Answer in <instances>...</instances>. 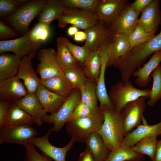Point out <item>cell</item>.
I'll use <instances>...</instances> for the list:
<instances>
[{
	"mask_svg": "<svg viewBox=\"0 0 161 161\" xmlns=\"http://www.w3.org/2000/svg\"><path fill=\"white\" fill-rule=\"evenodd\" d=\"M161 49V30L150 41L133 47L125 56L113 61L110 66L119 70L121 80L126 83L130 81L133 73L150 55Z\"/></svg>",
	"mask_w": 161,
	"mask_h": 161,
	"instance_id": "cell-1",
	"label": "cell"
},
{
	"mask_svg": "<svg viewBox=\"0 0 161 161\" xmlns=\"http://www.w3.org/2000/svg\"><path fill=\"white\" fill-rule=\"evenodd\" d=\"M100 108L104 120L98 132L111 151L121 145L125 136L123 118L121 112L114 108L107 106Z\"/></svg>",
	"mask_w": 161,
	"mask_h": 161,
	"instance_id": "cell-2",
	"label": "cell"
},
{
	"mask_svg": "<svg viewBox=\"0 0 161 161\" xmlns=\"http://www.w3.org/2000/svg\"><path fill=\"white\" fill-rule=\"evenodd\" d=\"M47 0H28L21 5L7 20L18 34L22 35L29 31L32 21L39 15Z\"/></svg>",
	"mask_w": 161,
	"mask_h": 161,
	"instance_id": "cell-3",
	"label": "cell"
},
{
	"mask_svg": "<svg viewBox=\"0 0 161 161\" xmlns=\"http://www.w3.org/2000/svg\"><path fill=\"white\" fill-rule=\"evenodd\" d=\"M103 116L101 109L97 112L87 117L66 123V131L75 141L85 143L89 135L98 132L103 122Z\"/></svg>",
	"mask_w": 161,
	"mask_h": 161,
	"instance_id": "cell-4",
	"label": "cell"
},
{
	"mask_svg": "<svg viewBox=\"0 0 161 161\" xmlns=\"http://www.w3.org/2000/svg\"><path fill=\"white\" fill-rule=\"evenodd\" d=\"M151 92V89L136 88L130 81L124 83L119 80L111 86L109 96L115 109L121 112L124 106L130 102L142 96L149 98Z\"/></svg>",
	"mask_w": 161,
	"mask_h": 161,
	"instance_id": "cell-5",
	"label": "cell"
},
{
	"mask_svg": "<svg viewBox=\"0 0 161 161\" xmlns=\"http://www.w3.org/2000/svg\"><path fill=\"white\" fill-rule=\"evenodd\" d=\"M57 20L58 26L61 28L70 24L84 30L99 21L94 11L67 7Z\"/></svg>",
	"mask_w": 161,
	"mask_h": 161,
	"instance_id": "cell-6",
	"label": "cell"
},
{
	"mask_svg": "<svg viewBox=\"0 0 161 161\" xmlns=\"http://www.w3.org/2000/svg\"><path fill=\"white\" fill-rule=\"evenodd\" d=\"M81 101L80 91H72L60 108L55 113L47 114L44 123L52 125V131H59L69 120L73 112Z\"/></svg>",
	"mask_w": 161,
	"mask_h": 161,
	"instance_id": "cell-7",
	"label": "cell"
},
{
	"mask_svg": "<svg viewBox=\"0 0 161 161\" xmlns=\"http://www.w3.org/2000/svg\"><path fill=\"white\" fill-rule=\"evenodd\" d=\"M37 134L36 131L30 125L6 126L0 130V144L14 143L24 146Z\"/></svg>",
	"mask_w": 161,
	"mask_h": 161,
	"instance_id": "cell-8",
	"label": "cell"
},
{
	"mask_svg": "<svg viewBox=\"0 0 161 161\" xmlns=\"http://www.w3.org/2000/svg\"><path fill=\"white\" fill-rule=\"evenodd\" d=\"M147 99L145 96L140 97L127 103L121 111L125 135L140 124L144 117Z\"/></svg>",
	"mask_w": 161,
	"mask_h": 161,
	"instance_id": "cell-9",
	"label": "cell"
},
{
	"mask_svg": "<svg viewBox=\"0 0 161 161\" xmlns=\"http://www.w3.org/2000/svg\"><path fill=\"white\" fill-rule=\"evenodd\" d=\"M55 54V50L52 48L41 49L38 51L37 58L39 63L36 71L40 79H46L64 74L56 60Z\"/></svg>",
	"mask_w": 161,
	"mask_h": 161,
	"instance_id": "cell-10",
	"label": "cell"
},
{
	"mask_svg": "<svg viewBox=\"0 0 161 161\" xmlns=\"http://www.w3.org/2000/svg\"><path fill=\"white\" fill-rule=\"evenodd\" d=\"M84 32L86 35L84 45L90 51H98L107 46L113 36L109 26L100 20Z\"/></svg>",
	"mask_w": 161,
	"mask_h": 161,
	"instance_id": "cell-11",
	"label": "cell"
},
{
	"mask_svg": "<svg viewBox=\"0 0 161 161\" xmlns=\"http://www.w3.org/2000/svg\"><path fill=\"white\" fill-rule=\"evenodd\" d=\"M40 43L31 41L29 38L28 31L20 37L0 41V53L10 52L22 58L32 53H37L40 48Z\"/></svg>",
	"mask_w": 161,
	"mask_h": 161,
	"instance_id": "cell-12",
	"label": "cell"
},
{
	"mask_svg": "<svg viewBox=\"0 0 161 161\" xmlns=\"http://www.w3.org/2000/svg\"><path fill=\"white\" fill-rule=\"evenodd\" d=\"M52 131L50 129L44 135L41 137H35L31 139L30 143L37 147L42 153L55 161H66V154L72 147L75 141L71 138L64 147H55L52 145L49 141V137Z\"/></svg>",
	"mask_w": 161,
	"mask_h": 161,
	"instance_id": "cell-13",
	"label": "cell"
},
{
	"mask_svg": "<svg viewBox=\"0 0 161 161\" xmlns=\"http://www.w3.org/2000/svg\"><path fill=\"white\" fill-rule=\"evenodd\" d=\"M129 5L126 0H98L95 11L99 20L109 26Z\"/></svg>",
	"mask_w": 161,
	"mask_h": 161,
	"instance_id": "cell-14",
	"label": "cell"
},
{
	"mask_svg": "<svg viewBox=\"0 0 161 161\" xmlns=\"http://www.w3.org/2000/svg\"><path fill=\"white\" fill-rule=\"evenodd\" d=\"M138 16L129 4L109 26L112 34H124L129 36L138 23Z\"/></svg>",
	"mask_w": 161,
	"mask_h": 161,
	"instance_id": "cell-15",
	"label": "cell"
},
{
	"mask_svg": "<svg viewBox=\"0 0 161 161\" xmlns=\"http://www.w3.org/2000/svg\"><path fill=\"white\" fill-rule=\"evenodd\" d=\"M37 53H32L23 57L20 62L16 76L22 79L28 93L35 94L40 83V78L34 71L32 60Z\"/></svg>",
	"mask_w": 161,
	"mask_h": 161,
	"instance_id": "cell-16",
	"label": "cell"
},
{
	"mask_svg": "<svg viewBox=\"0 0 161 161\" xmlns=\"http://www.w3.org/2000/svg\"><path fill=\"white\" fill-rule=\"evenodd\" d=\"M160 1L153 0L141 13L138 24L147 32L154 35L161 24Z\"/></svg>",
	"mask_w": 161,
	"mask_h": 161,
	"instance_id": "cell-17",
	"label": "cell"
},
{
	"mask_svg": "<svg viewBox=\"0 0 161 161\" xmlns=\"http://www.w3.org/2000/svg\"><path fill=\"white\" fill-rule=\"evenodd\" d=\"M28 93L23 83L16 76L0 81V98L14 101Z\"/></svg>",
	"mask_w": 161,
	"mask_h": 161,
	"instance_id": "cell-18",
	"label": "cell"
},
{
	"mask_svg": "<svg viewBox=\"0 0 161 161\" xmlns=\"http://www.w3.org/2000/svg\"><path fill=\"white\" fill-rule=\"evenodd\" d=\"M101 57V64L100 73L96 83L97 95L100 103V108L107 106L112 109L114 107L108 94L105 82V73L108 60L107 46L104 47L98 50Z\"/></svg>",
	"mask_w": 161,
	"mask_h": 161,
	"instance_id": "cell-19",
	"label": "cell"
},
{
	"mask_svg": "<svg viewBox=\"0 0 161 161\" xmlns=\"http://www.w3.org/2000/svg\"><path fill=\"white\" fill-rule=\"evenodd\" d=\"M37 121L40 126L48 114L44 109L34 93H28L24 97L13 101Z\"/></svg>",
	"mask_w": 161,
	"mask_h": 161,
	"instance_id": "cell-20",
	"label": "cell"
},
{
	"mask_svg": "<svg viewBox=\"0 0 161 161\" xmlns=\"http://www.w3.org/2000/svg\"><path fill=\"white\" fill-rule=\"evenodd\" d=\"M144 121L124 136L121 145L132 147L143 138L151 135L161 136V120L158 123L149 125Z\"/></svg>",
	"mask_w": 161,
	"mask_h": 161,
	"instance_id": "cell-21",
	"label": "cell"
},
{
	"mask_svg": "<svg viewBox=\"0 0 161 161\" xmlns=\"http://www.w3.org/2000/svg\"><path fill=\"white\" fill-rule=\"evenodd\" d=\"M35 94L44 109L50 114L58 111L66 98L50 91L41 83Z\"/></svg>",
	"mask_w": 161,
	"mask_h": 161,
	"instance_id": "cell-22",
	"label": "cell"
},
{
	"mask_svg": "<svg viewBox=\"0 0 161 161\" xmlns=\"http://www.w3.org/2000/svg\"><path fill=\"white\" fill-rule=\"evenodd\" d=\"M130 48L129 35L124 34H113L107 47L108 60L107 67L115 59L125 56Z\"/></svg>",
	"mask_w": 161,
	"mask_h": 161,
	"instance_id": "cell-23",
	"label": "cell"
},
{
	"mask_svg": "<svg viewBox=\"0 0 161 161\" xmlns=\"http://www.w3.org/2000/svg\"><path fill=\"white\" fill-rule=\"evenodd\" d=\"M161 61V49L153 54L148 62L133 74L132 75L136 77L135 82L137 86L142 88L148 84L151 80L150 75Z\"/></svg>",
	"mask_w": 161,
	"mask_h": 161,
	"instance_id": "cell-24",
	"label": "cell"
},
{
	"mask_svg": "<svg viewBox=\"0 0 161 161\" xmlns=\"http://www.w3.org/2000/svg\"><path fill=\"white\" fill-rule=\"evenodd\" d=\"M40 83L50 91L66 98L73 88L64 74L44 79H40Z\"/></svg>",
	"mask_w": 161,
	"mask_h": 161,
	"instance_id": "cell-25",
	"label": "cell"
},
{
	"mask_svg": "<svg viewBox=\"0 0 161 161\" xmlns=\"http://www.w3.org/2000/svg\"><path fill=\"white\" fill-rule=\"evenodd\" d=\"M85 143L91 151L95 161H106L110 152L98 132L91 134Z\"/></svg>",
	"mask_w": 161,
	"mask_h": 161,
	"instance_id": "cell-26",
	"label": "cell"
},
{
	"mask_svg": "<svg viewBox=\"0 0 161 161\" xmlns=\"http://www.w3.org/2000/svg\"><path fill=\"white\" fill-rule=\"evenodd\" d=\"M22 58L4 53L0 55V81L16 76Z\"/></svg>",
	"mask_w": 161,
	"mask_h": 161,
	"instance_id": "cell-27",
	"label": "cell"
},
{
	"mask_svg": "<svg viewBox=\"0 0 161 161\" xmlns=\"http://www.w3.org/2000/svg\"><path fill=\"white\" fill-rule=\"evenodd\" d=\"M22 124L37 125V122L35 118L29 115L13 101H10L8 113L5 126Z\"/></svg>",
	"mask_w": 161,
	"mask_h": 161,
	"instance_id": "cell-28",
	"label": "cell"
},
{
	"mask_svg": "<svg viewBox=\"0 0 161 161\" xmlns=\"http://www.w3.org/2000/svg\"><path fill=\"white\" fill-rule=\"evenodd\" d=\"M66 7L60 0H47L39 15V22L48 25L61 16Z\"/></svg>",
	"mask_w": 161,
	"mask_h": 161,
	"instance_id": "cell-29",
	"label": "cell"
},
{
	"mask_svg": "<svg viewBox=\"0 0 161 161\" xmlns=\"http://www.w3.org/2000/svg\"><path fill=\"white\" fill-rule=\"evenodd\" d=\"M56 46V58L63 71L80 66L61 37L57 38Z\"/></svg>",
	"mask_w": 161,
	"mask_h": 161,
	"instance_id": "cell-30",
	"label": "cell"
},
{
	"mask_svg": "<svg viewBox=\"0 0 161 161\" xmlns=\"http://www.w3.org/2000/svg\"><path fill=\"white\" fill-rule=\"evenodd\" d=\"M144 155L134 151L132 147L121 145L110 151L106 161H143Z\"/></svg>",
	"mask_w": 161,
	"mask_h": 161,
	"instance_id": "cell-31",
	"label": "cell"
},
{
	"mask_svg": "<svg viewBox=\"0 0 161 161\" xmlns=\"http://www.w3.org/2000/svg\"><path fill=\"white\" fill-rule=\"evenodd\" d=\"M101 61V56L98 50L90 51L82 66L88 79L97 83Z\"/></svg>",
	"mask_w": 161,
	"mask_h": 161,
	"instance_id": "cell-32",
	"label": "cell"
},
{
	"mask_svg": "<svg viewBox=\"0 0 161 161\" xmlns=\"http://www.w3.org/2000/svg\"><path fill=\"white\" fill-rule=\"evenodd\" d=\"M79 90L81 101L93 110L98 111L99 107L97 105V85L95 82L87 79L84 86Z\"/></svg>",
	"mask_w": 161,
	"mask_h": 161,
	"instance_id": "cell-33",
	"label": "cell"
},
{
	"mask_svg": "<svg viewBox=\"0 0 161 161\" xmlns=\"http://www.w3.org/2000/svg\"><path fill=\"white\" fill-rule=\"evenodd\" d=\"M157 135L145 137L132 147L135 152L148 156L153 161L158 140Z\"/></svg>",
	"mask_w": 161,
	"mask_h": 161,
	"instance_id": "cell-34",
	"label": "cell"
},
{
	"mask_svg": "<svg viewBox=\"0 0 161 161\" xmlns=\"http://www.w3.org/2000/svg\"><path fill=\"white\" fill-rule=\"evenodd\" d=\"M151 76L153 78V83L147 104L149 106L153 107L161 99V65L158 66Z\"/></svg>",
	"mask_w": 161,
	"mask_h": 161,
	"instance_id": "cell-35",
	"label": "cell"
},
{
	"mask_svg": "<svg viewBox=\"0 0 161 161\" xmlns=\"http://www.w3.org/2000/svg\"><path fill=\"white\" fill-rule=\"evenodd\" d=\"M63 71L74 89L80 90L84 86L88 79L83 68L80 66Z\"/></svg>",
	"mask_w": 161,
	"mask_h": 161,
	"instance_id": "cell-36",
	"label": "cell"
},
{
	"mask_svg": "<svg viewBox=\"0 0 161 161\" xmlns=\"http://www.w3.org/2000/svg\"><path fill=\"white\" fill-rule=\"evenodd\" d=\"M60 37L74 58L83 66L90 52L89 48L85 45L82 47L76 45L67 38Z\"/></svg>",
	"mask_w": 161,
	"mask_h": 161,
	"instance_id": "cell-37",
	"label": "cell"
},
{
	"mask_svg": "<svg viewBox=\"0 0 161 161\" xmlns=\"http://www.w3.org/2000/svg\"><path fill=\"white\" fill-rule=\"evenodd\" d=\"M155 35L147 32L137 24L134 31L129 36V50L136 46L150 41Z\"/></svg>",
	"mask_w": 161,
	"mask_h": 161,
	"instance_id": "cell-38",
	"label": "cell"
},
{
	"mask_svg": "<svg viewBox=\"0 0 161 161\" xmlns=\"http://www.w3.org/2000/svg\"><path fill=\"white\" fill-rule=\"evenodd\" d=\"M50 35L49 25L39 22L33 28L28 31L30 40L34 43H40L46 41Z\"/></svg>",
	"mask_w": 161,
	"mask_h": 161,
	"instance_id": "cell-39",
	"label": "cell"
},
{
	"mask_svg": "<svg viewBox=\"0 0 161 161\" xmlns=\"http://www.w3.org/2000/svg\"><path fill=\"white\" fill-rule=\"evenodd\" d=\"M28 0H0V16L6 18L13 13Z\"/></svg>",
	"mask_w": 161,
	"mask_h": 161,
	"instance_id": "cell-40",
	"label": "cell"
},
{
	"mask_svg": "<svg viewBox=\"0 0 161 161\" xmlns=\"http://www.w3.org/2000/svg\"><path fill=\"white\" fill-rule=\"evenodd\" d=\"M67 8H76L95 11L98 0H60Z\"/></svg>",
	"mask_w": 161,
	"mask_h": 161,
	"instance_id": "cell-41",
	"label": "cell"
},
{
	"mask_svg": "<svg viewBox=\"0 0 161 161\" xmlns=\"http://www.w3.org/2000/svg\"><path fill=\"white\" fill-rule=\"evenodd\" d=\"M24 146L26 148L24 161H53L48 156L39 153L31 143H28Z\"/></svg>",
	"mask_w": 161,
	"mask_h": 161,
	"instance_id": "cell-42",
	"label": "cell"
},
{
	"mask_svg": "<svg viewBox=\"0 0 161 161\" xmlns=\"http://www.w3.org/2000/svg\"><path fill=\"white\" fill-rule=\"evenodd\" d=\"M99 109L98 111H94L88 106L80 101L75 108L71 117L68 121L89 116L97 112Z\"/></svg>",
	"mask_w": 161,
	"mask_h": 161,
	"instance_id": "cell-43",
	"label": "cell"
},
{
	"mask_svg": "<svg viewBox=\"0 0 161 161\" xmlns=\"http://www.w3.org/2000/svg\"><path fill=\"white\" fill-rule=\"evenodd\" d=\"M18 35V33L4 22L0 21V39L7 40Z\"/></svg>",
	"mask_w": 161,
	"mask_h": 161,
	"instance_id": "cell-44",
	"label": "cell"
},
{
	"mask_svg": "<svg viewBox=\"0 0 161 161\" xmlns=\"http://www.w3.org/2000/svg\"><path fill=\"white\" fill-rule=\"evenodd\" d=\"M10 101L0 99V130L6 124L9 111Z\"/></svg>",
	"mask_w": 161,
	"mask_h": 161,
	"instance_id": "cell-45",
	"label": "cell"
},
{
	"mask_svg": "<svg viewBox=\"0 0 161 161\" xmlns=\"http://www.w3.org/2000/svg\"><path fill=\"white\" fill-rule=\"evenodd\" d=\"M153 1V0H136L130 6L131 8L139 15Z\"/></svg>",
	"mask_w": 161,
	"mask_h": 161,
	"instance_id": "cell-46",
	"label": "cell"
},
{
	"mask_svg": "<svg viewBox=\"0 0 161 161\" xmlns=\"http://www.w3.org/2000/svg\"><path fill=\"white\" fill-rule=\"evenodd\" d=\"M77 161H95L93 155L89 149L87 147L80 154Z\"/></svg>",
	"mask_w": 161,
	"mask_h": 161,
	"instance_id": "cell-47",
	"label": "cell"
},
{
	"mask_svg": "<svg viewBox=\"0 0 161 161\" xmlns=\"http://www.w3.org/2000/svg\"><path fill=\"white\" fill-rule=\"evenodd\" d=\"M153 161H161V140L157 141Z\"/></svg>",
	"mask_w": 161,
	"mask_h": 161,
	"instance_id": "cell-48",
	"label": "cell"
},
{
	"mask_svg": "<svg viewBox=\"0 0 161 161\" xmlns=\"http://www.w3.org/2000/svg\"><path fill=\"white\" fill-rule=\"evenodd\" d=\"M73 38L77 42L83 41L86 40V34L85 32L78 31L74 36Z\"/></svg>",
	"mask_w": 161,
	"mask_h": 161,
	"instance_id": "cell-49",
	"label": "cell"
},
{
	"mask_svg": "<svg viewBox=\"0 0 161 161\" xmlns=\"http://www.w3.org/2000/svg\"><path fill=\"white\" fill-rule=\"evenodd\" d=\"M78 31V28L75 26H72L69 27L67 30L68 34L70 36H74Z\"/></svg>",
	"mask_w": 161,
	"mask_h": 161,
	"instance_id": "cell-50",
	"label": "cell"
}]
</instances>
